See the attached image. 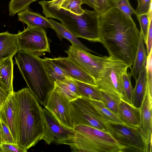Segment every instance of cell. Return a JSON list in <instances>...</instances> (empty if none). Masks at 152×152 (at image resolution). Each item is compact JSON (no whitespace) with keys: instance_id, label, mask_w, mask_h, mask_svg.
I'll return each instance as SVG.
<instances>
[{"instance_id":"obj_24","label":"cell","mask_w":152,"mask_h":152,"mask_svg":"<svg viewBox=\"0 0 152 152\" xmlns=\"http://www.w3.org/2000/svg\"><path fill=\"white\" fill-rule=\"evenodd\" d=\"M73 79L76 84L78 94L81 97L101 101L100 90L96 86Z\"/></svg>"},{"instance_id":"obj_9","label":"cell","mask_w":152,"mask_h":152,"mask_svg":"<svg viewBox=\"0 0 152 152\" xmlns=\"http://www.w3.org/2000/svg\"><path fill=\"white\" fill-rule=\"evenodd\" d=\"M20 50L39 56L50 53L49 44L44 29L28 26L17 34Z\"/></svg>"},{"instance_id":"obj_34","label":"cell","mask_w":152,"mask_h":152,"mask_svg":"<svg viewBox=\"0 0 152 152\" xmlns=\"http://www.w3.org/2000/svg\"><path fill=\"white\" fill-rule=\"evenodd\" d=\"M0 142L1 143H3L15 144L12 135L8 128L1 120Z\"/></svg>"},{"instance_id":"obj_33","label":"cell","mask_w":152,"mask_h":152,"mask_svg":"<svg viewBox=\"0 0 152 152\" xmlns=\"http://www.w3.org/2000/svg\"><path fill=\"white\" fill-rule=\"evenodd\" d=\"M152 51L147 56L145 65L146 90L152 96Z\"/></svg>"},{"instance_id":"obj_19","label":"cell","mask_w":152,"mask_h":152,"mask_svg":"<svg viewBox=\"0 0 152 152\" xmlns=\"http://www.w3.org/2000/svg\"><path fill=\"white\" fill-rule=\"evenodd\" d=\"M53 89L62 94L70 102L81 97L78 94L76 83L73 78L69 77L62 80L55 81Z\"/></svg>"},{"instance_id":"obj_15","label":"cell","mask_w":152,"mask_h":152,"mask_svg":"<svg viewBox=\"0 0 152 152\" xmlns=\"http://www.w3.org/2000/svg\"><path fill=\"white\" fill-rule=\"evenodd\" d=\"M140 108V118L139 128L151 150L152 96L146 90Z\"/></svg>"},{"instance_id":"obj_42","label":"cell","mask_w":152,"mask_h":152,"mask_svg":"<svg viewBox=\"0 0 152 152\" xmlns=\"http://www.w3.org/2000/svg\"><path fill=\"white\" fill-rule=\"evenodd\" d=\"M0 143H1V142H0Z\"/></svg>"},{"instance_id":"obj_20","label":"cell","mask_w":152,"mask_h":152,"mask_svg":"<svg viewBox=\"0 0 152 152\" xmlns=\"http://www.w3.org/2000/svg\"><path fill=\"white\" fill-rule=\"evenodd\" d=\"M142 35L140 32L137 48L132 68L130 74L136 81L139 72L145 67L147 55Z\"/></svg>"},{"instance_id":"obj_2","label":"cell","mask_w":152,"mask_h":152,"mask_svg":"<svg viewBox=\"0 0 152 152\" xmlns=\"http://www.w3.org/2000/svg\"><path fill=\"white\" fill-rule=\"evenodd\" d=\"M14 93L17 115V144L27 151L44 136L42 108L28 88Z\"/></svg>"},{"instance_id":"obj_13","label":"cell","mask_w":152,"mask_h":152,"mask_svg":"<svg viewBox=\"0 0 152 152\" xmlns=\"http://www.w3.org/2000/svg\"><path fill=\"white\" fill-rule=\"evenodd\" d=\"M51 59L53 62L60 67L68 77L96 86L95 79L68 57H59L51 58Z\"/></svg>"},{"instance_id":"obj_8","label":"cell","mask_w":152,"mask_h":152,"mask_svg":"<svg viewBox=\"0 0 152 152\" xmlns=\"http://www.w3.org/2000/svg\"><path fill=\"white\" fill-rule=\"evenodd\" d=\"M109 133L125 149L132 148L143 152H151L147 141L139 128L128 126L120 123L106 122Z\"/></svg>"},{"instance_id":"obj_22","label":"cell","mask_w":152,"mask_h":152,"mask_svg":"<svg viewBox=\"0 0 152 152\" xmlns=\"http://www.w3.org/2000/svg\"><path fill=\"white\" fill-rule=\"evenodd\" d=\"M49 21L52 26L53 29L55 31L60 40L63 38H65L69 41L72 45L76 46L87 52H93L83 44L61 23L58 22L52 18L49 19Z\"/></svg>"},{"instance_id":"obj_4","label":"cell","mask_w":152,"mask_h":152,"mask_svg":"<svg viewBox=\"0 0 152 152\" xmlns=\"http://www.w3.org/2000/svg\"><path fill=\"white\" fill-rule=\"evenodd\" d=\"M39 3L42 7L45 17L59 20L77 37L93 42H100L99 15L94 10L86 9L82 15H77L61 8L57 9L49 6L43 0Z\"/></svg>"},{"instance_id":"obj_25","label":"cell","mask_w":152,"mask_h":152,"mask_svg":"<svg viewBox=\"0 0 152 152\" xmlns=\"http://www.w3.org/2000/svg\"><path fill=\"white\" fill-rule=\"evenodd\" d=\"M100 90L101 97V101L107 108L118 116L119 105L122 99L121 97L113 93Z\"/></svg>"},{"instance_id":"obj_29","label":"cell","mask_w":152,"mask_h":152,"mask_svg":"<svg viewBox=\"0 0 152 152\" xmlns=\"http://www.w3.org/2000/svg\"><path fill=\"white\" fill-rule=\"evenodd\" d=\"M130 73L126 71L123 76V95L122 100L132 105V97L133 88L131 80Z\"/></svg>"},{"instance_id":"obj_11","label":"cell","mask_w":152,"mask_h":152,"mask_svg":"<svg viewBox=\"0 0 152 152\" xmlns=\"http://www.w3.org/2000/svg\"><path fill=\"white\" fill-rule=\"evenodd\" d=\"M44 106L61 125L70 129L73 128L70 102L64 96L53 89Z\"/></svg>"},{"instance_id":"obj_37","label":"cell","mask_w":152,"mask_h":152,"mask_svg":"<svg viewBox=\"0 0 152 152\" xmlns=\"http://www.w3.org/2000/svg\"><path fill=\"white\" fill-rule=\"evenodd\" d=\"M11 93L7 86L0 80V109L9 94Z\"/></svg>"},{"instance_id":"obj_41","label":"cell","mask_w":152,"mask_h":152,"mask_svg":"<svg viewBox=\"0 0 152 152\" xmlns=\"http://www.w3.org/2000/svg\"><path fill=\"white\" fill-rule=\"evenodd\" d=\"M65 0H52L50 1L44 0V2L48 5L56 7L57 9L61 8L62 3Z\"/></svg>"},{"instance_id":"obj_18","label":"cell","mask_w":152,"mask_h":152,"mask_svg":"<svg viewBox=\"0 0 152 152\" xmlns=\"http://www.w3.org/2000/svg\"><path fill=\"white\" fill-rule=\"evenodd\" d=\"M18 20L26 24L28 26L37 27L43 29L50 28L53 26L49 19L37 12L31 11L27 9L18 13Z\"/></svg>"},{"instance_id":"obj_38","label":"cell","mask_w":152,"mask_h":152,"mask_svg":"<svg viewBox=\"0 0 152 152\" xmlns=\"http://www.w3.org/2000/svg\"><path fill=\"white\" fill-rule=\"evenodd\" d=\"M99 8L98 12L99 15L104 12L112 7V0H96Z\"/></svg>"},{"instance_id":"obj_14","label":"cell","mask_w":152,"mask_h":152,"mask_svg":"<svg viewBox=\"0 0 152 152\" xmlns=\"http://www.w3.org/2000/svg\"><path fill=\"white\" fill-rule=\"evenodd\" d=\"M14 92L9 94L0 109V120L8 128L15 144H17V115Z\"/></svg>"},{"instance_id":"obj_1","label":"cell","mask_w":152,"mask_h":152,"mask_svg":"<svg viewBox=\"0 0 152 152\" xmlns=\"http://www.w3.org/2000/svg\"><path fill=\"white\" fill-rule=\"evenodd\" d=\"M100 42L110 56L121 61L131 68L140 32L132 18L113 7L99 16Z\"/></svg>"},{"instance_id":"obj_35","label":"cell","mask_w":152,"mask_h":152,"mask_svg":"<svg viewBox=\"0 0 152 152\" xmlns=\"http://www.w3.org/2000/svg\"><path fill=\"white\" fill-rule=\"evenodd\" d=\"M138 6L135 10L136 15L148 13L152 7V0H137Z\"/></svg>"},{"instance_id":"obj_28","label":"cell","mask_w":152,"mask_h":152,"mask_svg":"<svg viewBox=\"0 0 152 152\" xmlns=\"http://www.w3.org/2000/svg\"><path fill=\"white\" fill-rule=\"evenodd\" d=\"M37 0H11L9 5V15L14 16L17 13L28 9L30 4Z\"/></svg>"},{"instance_id":"obj_7","label":"cell","mask_w":152,"mask_h":152,"mask_svg":"<svg viewBox=\"0 0 152 152\" xmlns=\"http://www.w3.org/2000/svg\"><path fill=\"white\" fill-rule=\"evenodd\" d=\"M74 126L83 125L109 132L108 127L88 99L80 97L70 102Z\"/></svg>"},{"instance_id":"obj_32","label":"cell","mask_w":152,"mask_h":152,"mask_svg":"<svg viewBox=\"0 0 152 152\" xmlns=\"http://www.w3.org/2000/svg\"><path fill=\"white\" fill-rule=\"evenodd\" d=\"M112 7L116 8L127 17L132 18V15L135 14V10L131 5L129 0H113Z\"/></svg>"},{"instance_id":"obj_23","label":"cell","mask_w":152,"mask_h":152,"mask_svg":"<svg viewBox=\"0 0 152 152\" xmlns=\"http://www.w3.org/2000/svg\"><path fill=\"white\" fill-rule=\"evenodd\" d=\"M12 57H9L0 62V80L11 92L13 88V64Z\"/></svg>"},{"instance_id":"obj_40","label":"cell","mask_w":152,"mask_h":152,"mask_svg":"<svg viewBox=\"0 0 152 152\" xmlns=\"http://www.w3.org/2000/svg\"><path fill=\"white\" fill-rule=\"evenodd\" d=\"M83 4H87L91 7L93 8L98 13L99 6L96 0H80Z\"/></svg>"},{"instance_id":"obj_16","label":"cell","mask_w":152,"mask_h":152,"mask_svg":"<svg viewBox=\"0 0 152 152\" xmlns=\"http://www.w3.org/2000/svg\"><path fill=\"white\" fill-rule=\"evenodd\" d=\"M118 117L124 125L133 127H139L140 108L135 107L122 99L119 105Z\"/></svg>"},{"instance_id":"obj_30","label":"cell","mask_w":152,"mask_h":152,"mask_svg":"<svg viewBox=\"0 0 152 152\" xmlns=\"http://www.w3.org/2000/svg\"><path fill=\"white\" fill-rule=\"evenodd\" d=\"M136 16L140 26V31L142 35L144 43L145 44L150 21L152 19V7L148 13Z\"/></svg>"},{"instance_id":"obj_21","label":"cell","mask_w":152,"mask_h":152,"mask_svg":"<svg viewBox=\"0 0 152 152\" xmlns=\"http://www.w3.org/2000/svg\"><path fill=\"white\" fill-rule=\"evenodd\" d=\"M136 81L135 86L133 89L132 105L140 108L142 104L146 90V70L145 67L139 72Z\"/></svg>"},{"instance_id":"obj_3","label":"cell","mask_w":152,"mask_h":152,"mask_svg":"<svg viewBox=\"0 0 152 152\" xmlns=\"http://www.w3.org/2000/svg\"><path fill=\"white\" fill-rule=\"evenodd\" d=\"M15 58L28 88L39 103L44 105L54 88V83L48 75L43 59L31 53L21 50Z\"/></svg>"},{"instance_id":"obj_12","label":"cell","mask_w":152,"mask_h":152,"mask_svg":"<svg viewBox=\"0 0 152 152\" xmlns=\"http://www.w3.org/2000/svg\"><path fill=\"white\" fill-rule=\"evenodd\" d=\"M42 113L45 129L42 140L49 145L53 143L66 145L68 142L72 129L61 125L45 108H42Z\"/></svg>"},{"instance_id":"obj_6","label":"cell","mask_w":152,"mask_h":152,"mask_svg":"<svg viewBox=\"0 0 152 152\" xmlns=\"http://www.w3.org/2000/svg\"><path fill=\"white\" fill-rule=\"evenodd\" d=\"M128 66L123 61L107 56L96 86L100 90L123 95V76Z\"/></svg>"},{"instance_id":"obj_31","label":"cell","mask_w":152,"mask_h":152,"mask_svg":"<svg viewBox=\"0 0 152 152\" xmlns=\"http://www.w3.org/2000/svg\"><path fill=\"white\" fill-rule=\"evenodd\" d=\"M82 4L80 0H65L61 5V8L74 14L81 15L85 11L81 6Z\"/></svg>"},{"instance_id":"obj_10","label":"cell","mask_w":152,"mask_h":152,"mask_svg":"<svg viewBox=\"0 0 152 152\" xmlns=\"http://www.w3.org/2000/svg\"><path fill=\"white\" fill-rule=\"evenodd\" d=\"M65 52L68 58L96 81L99 78L107 56H95L73 45L70 46Z\"/></svg>"},{"instance_id":"obj_36","label":"cell","mask_w":152,"mask_h":152,"mask_svg":"<svg viewBox=\"0 0 152 152\" xmlns=\"http://www.w3.org/2000/svg\"><path fill=\"white\" fill-rule=\"evenodd\" d=\"M24 149L19 147L17 144L1 143L0 152H26Z\"/></svg>"},{"instance_id":"obj_39","label":"cell","mask_w":152,"mask_h":152,"mask_svg":"<svg viewBox=\"0 0 152 152\" xmlns=\"http://www.w3.org/2000/svg\"><path fill=\"white\" fill-rule=\"evenodd\" d=\"M147 55L148 56L152 50V19L150 21L147 36L146 43Z\"/></svg>"},{"instance_id":"obj_17","label":"cell","mask_w":152,"mask_h":152,"mask_svg":"<svg viewBox=\"0 0 152 152\" xmlns=\"http://www.w3.org/2000/svg\"><path fill=\"white\" fill-rule=\"evenodd\" d=\"M20 50L17 34L0 33V62L13 57Z\"/></svg>"},{"instance_id":"obj_26","label":"cell","mask_w":152,"mask_h":152,"mask_svg":"<svg viewBox=\"0 0 152 152\" xmlns=\"http://www.w3.org/2000/svg\"><path fill=\"white\" fill-rule=\"evenodd\" d=\"M89 99L106 122L118 123L124 124L118 117L107 108L101 101Z\"/></svg>"},{"instance_id":"obj_5","label":"cell","mask_w":152,"mask_h":152,"mask_svg":"<svg viewBox=\"0 0 152 152\" xmlns=\"http://www.w3.org/2000/svg\"><path fill=\"white\" fill-rule=\"evenodd\" d=\"M66 145L73 152H121L125 150L110 133L83 125L74 126Z\"/></svg>"},{"instance_id":"obj_43","label":"cell","mask_w":152,"mask_h":152,"mask_svg":"<svg viewBox=\"0 0 152 152\" xmlns=\"http://www.w3.org/2000/svg\"><path fill=\"white\" fill-rule=\"evenodd\" d=\"M112 1L113 0H112Z\"/></svg>"},{"instance_id":"obj_27","label":"cell","mask_w":152,"mask_h":152,"mask_svg":"<svg viewBox=\"0 0 152 152\" xmlns=\"http://www.w3.org/2000/svg\"><path fill=\"white\" fill-rule=\"evenodd\" d=\"M43 61L50 77L54 83L56 81L62 80L69 77L58 66L54 63L51 58L45 57Z\"/></svg>"}]
</instances>
